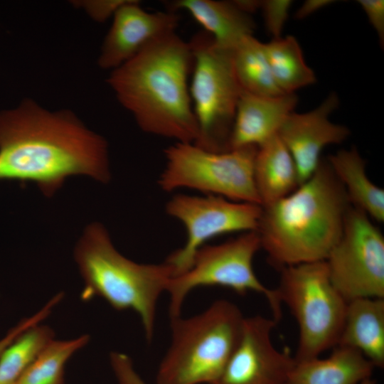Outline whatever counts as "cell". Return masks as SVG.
I'll return each instance as SVG.
<instances>
[{"label":"cell","mask_w":384,"mask_h":384,"mask_svg":"<svg viewBox=\"0 0 384 384\" xmlns=\"http://www.w3.org/2000/svg\"><path fill=\"white\" fill-rule=\"evenodd\" d=\"M75 175L110 178L106 140L73 112L26 100L0 113V181L33 182L50 197Z\"/></svg>","instance_id":"1"},{"label":"cell","mask_w":384,"mask_h":384,"mask_svg":"<svg viewBox=\"0 0 384 384\" xmlns=\"http://www.w3.org/2000/svg\"><path fill=\"white\" fill-rule=\"evenodd\" d=\"M193 62L189 42L174 31L112 70L107 83L142 130L195 143L198 128L188 83Z\"/></svg>","instance_id":"2"},{"label":"cell","mask_w":384,"mask_h":384,"mask_svg":"<svg viewBox=\"0 0 384 384\" xmlns=\"http://www.w3.org/2000/svg\"><path fill=\"white\" fill-rule=\"evenodd\" d=\"M351 205L326 159L293 192L262 208L260 246L277 269L324 261L338 240Z\"/></svg>","instance_id":"3"},{"label":"cell","mask_w":384,"mask_h":384,"mask_svg":"<svg viewBox=\"0 0 384 384\" xmlns=\"http://www.w3.org/2000/svg\"><path fill=\"white\" fill-rule=\"evenodd\" d=\"M75 260L84 280L83 301L99 297L117 311L132 309L139 316L146 340L151 342L156 306L174 270L167 262L140 264L114 247L105 227L88 225L75 249Z\"/></svg>","instance_id":"4"},{"label":"cell","mask_w":384,"mask_h":384,"mask_svg":"<svg viewBox=\"0 0 384 384\" xmlns=\"http://www.w3.org/2000/svg\"><path fill=\"white\" fill-rule=\"evenodd\" d=\"M245 316L226 299L187 318H170L171 341L158 367L156 384H212L239 342Z\"/></svg>","instance_id":"5"},{"label":"cell","mask_w":384,"mask_h":384,"mask_svg":"<svg viewBox=\"0 0 384 384\" xmlns=\"http://www.w3.org/2000/svg\"><path fill=\"white\" fill-rule=\"evenodd\" d=\"M274 289L299 328L295 361L320 356L338 342L347 302L333 285L325 261L302 263L279 269Z\"/></svg>","instance_id":"6"},{"label":"cell","mask_w":384,"mask_h":384,"mask_svg":"<svg viewBox=\"0 0 384 384\" xmlns=\"http://www.w3.org/2000/svg\"><path fill=\"white\" fill-rule=\"evenodd\" d=\"M189 44L193 60L189 92L198 128L194 144L212 151L230 150L241 92L234 73L233 50L218 46L205 31L192 37Z\"/></svg>","instance_id":"7"},{"label":"cell","mask_w":384,"mask_h":384,"mask_svg":"<svg viewBox=\"0 0 384 384\" xmlns=\"http://www.w3.org/2000/svg\"><path fill=\"white\" fill-rule=\"evenodd\" d=\"M257 149L212 151L194 143L176 142L164 151L166 164L158 184L166 192L187 188L261 206L254 180Z\"/></svg>","instance_id":"8"},{"label":"cell","mask_w":384,"mask_h":384,"mask_svg":"<svg viewBox=\"0 0 384 384\" xmlns=\"http://www.w3.org/2000/svg\"><path fill=\"white\" fill-rule=\"evenodd\" d=\"M261 248L257 231L243 233L236 238L215 245H203L196 253L191 267L172 277L166 292L169 295L170 318L181 315L183 302L194 289L206 286L228 287L244 295L252 291L268 302L272 317H281L282 304L275 289L265 286L253 270L252 262Z\"/></svg>","instance_id":"9"},{"label":"cell","mask_w":384,"mask_h":384,"mask_svg":"<svg viewBox=\"0 0 384 384\" xmlns=\"http://www.w3.org/2000/svg\"><path fill=\"white\" fill-rule=\"evenodd\" d=\"M326 262L330 279L347 302L384 298V237L371 218L351 206Z\"/></svg>","instance_id":"10"},{"label":"cell","mask_w":384,"mask_h":384,"mask_svg":"<svg viewBox=\"0 0 384 384\" xmlns=\"http://www.w3.org/2000/svg\"><path fill=\"white\" fill-rule=\"evenodd\" d=\"M166 210L183 223L187 235L184 245L165 260L175 277L191 267L196 253L208 240L231 233L256 231L262 208L213 195L178 194L167 203Z\"/></svg>","instance_id":"11"},{"label":"cell","mask_w":384,"mask_h":384,"mask_svg":"<svg viewBox=\"0 0 384 384\" xmlns=\"http://www.w3.org/2000/svg\"><path fill=\"white\" fill-rule=\"evenodd\" d=\"M277 322L262 315L245 317L239 342L212 384H287L295 361L272 342Z\"/></svg>","instance_id":"12"},{"label":"cell","mask_w":384,"mask_h":384,"mask_svg":"<svg viewBox=\"0 0 384 384\" xmlns=\"http://www.w3.org/2000/svg\"><path fill=\"white\" fill-rule=\"evenodd\" d=\"M338 105L336 94L331 93L311 111L292 112L277 132L294 161L300 184L317 169L322 150L328 145L342 143L350 134L346 127L329 119Z\"/></svg>","instance_id":"13"},{"label":"cell","mask_w":384,"mask_h":384,"mask_svg":"<svg viewBox=\"0 0 384 384\" xmlns=\"http://www.w3.org/2000/svg\"><path fill=\"white\" fill-rule=\"evenodd\" d=\"M179 17L173 11L149 12L139 1L127 0L114 13L112 26L103 41L99 66L114 70L149 43L176 31Z\"/></svg>","instance_id":"14"},{"label":"cell","mask_w":384,"mask_h":384,"mask_svg":"<svg viewBox=\"0 0 384 384\" xmlns=\"http://www.w3.org/2000/svg\"><path fill=\"white\" fill-rule=\"evenodd\" d=\"M297 102L295 93L268 97L241 90L229 140L230 149L258 147L277 134Z\"/></svg>","instance_id":"15"},{"label":"cell","mask_w":384,"mask_h":384,"mask_svg":"<svg viewBox=\"0 0 384 384\" xmlns=\"http://www.w3.org/2000/svg\"><path fill=\"white\" fill-rule=\"evenodd\" d=\"M326 358L295 361L287 384H358L372 378L375 366L361 353L337 345Z\"/></svg>","instance_id":"16"},{"label":"cell","mask_w":384,"mask_h":384,"mask_svg":"<svg viewBox=\"0 0 384 384\" xmlns=\"http://www.w3.org/2000/svg\"><path fill=\"white\" fill-rule=\"evenodd\" d=\"M337 345L353 348L361 353L375 368H383L384 298H360L347 302Z\"/></svg>","instance_id":"17"},{"label":"cell","mask_w":384,"mask_h":384,"mask_svg":"<svg viewBox=\"0 0 384 384\" xmlns=\"http://www.w3.org/2000/svg\"><path fill=\"white\" fill-rule=\"evenodd\" d=\"M169 11L185 10L220 46L233 50L245 38L253 36L255 24L233 1L176 0L167 3Z\"/></svg>","instance_id":"18"},{"label":"cell","mask_w":384,"mask_h":384,"mask_svg":"<svg viewBox=\"0 0 384 384\" xmlns=\"http://www.w3.org/2000/svg\"><path fill=\"white\" fill-rule=\"evenodd\" d=\"M254 180L262 207L284 198L300 185L294 161L277 134L257 147Z\"/></svg>","instance_id":"19"},{"label":"cell","mask_w":384,"mask_h":384,"mask_svg":"<svg viewBox=\"0 0 384 384\" xmlns=\"http://www.w3.org/2000/svg\"><path fill=\"white\" fill-rule=\"evenodd\" d=\"M326 160L343 186L350 204L371 219L384 220V191L374 184L366 174V162L355 147L341 149Z\"/></svg>","instance_id":"20"},{"label":"cell","mask_w":384,"mask_h":384,"mask_svg":"<svg viewBox=\"0 0 384 384\" xmlns=\"http://www.w3.org/2000/svg\"><path fill=\"white\" fill-rule=\"evenodd\" d=\"M236 80L242 91L260 96H278L284 93L272 75L265 43L253 36L245 38L233 50Z\"/></svg>","instance_id":"21"},{"label":"cell","mask_w":384,"mask_h":384,"mask_svg":"<svg viewBox=\"0 0 384 384\" xmlns=\"http://www.w3.org/2000/svg\"><path fill=\"white\" fill-rule=\"evenodd\" d=\"M265 50L274 79L284 93L314 84L316 76L305 63L297 39L287 36L265 43Z\"/></svg>","instance_id":"22"},{"label":"cell","mask_w":384,"mask_h":384,"mask_svg":"<svg viewBox=\"0 0 384 384\" xmlns=\"http://www.w3.org/2000/svg\"><path fill=\"white\" fill-rule=\"evenodd\" d=\"M53 339L52 329L39 324L16 336L0 355V384H14Z\"/></svg>","instance_id":"23"},{"label":"cell","mask_w":384,"mask_h":384,"mask_svg":"<svg viewBox=\"0 0 384 384\" xmlns=\"http://www.w3.org/2000/svg\"><path fill=\"white\" fill-rule=\"evenodd\" d=\"M88 341V335L67 341L53 339L14 384H64L66 363Z\"/></svg>","instance_id":"24"},{"label":"cell","mask_w":384,"mask_h":384,"mask_svg":"<svg viewBox=\"0 0 384 384\" xmlns=\"http://www.w3.org/2000/svg\"><path fill=\"white\" fill-rule=\"evenodd\" d=\"M292 4V1L289 0L262 1L260 10L267 31L272 36V39L282 37L281 34Z\"/></svg>","instance_id":"25"},{"label":"cell","mask_w":384,"mask_h":384,"mask_svg":"<svg viewBox=\"0 0 384 384\" xmlns=\"http://www.w3.org/2000/svg\"><path fill=\"white\" fill-rule=\"evenodd\" d=\"M63 294L62 293L56 294L38 312L31 317L23 319L19 324L11 329L8 334L0 340V355L3 351L26 329L29 327L38 324L45 319L51 312L53 308L62 299Z\"/></svg>","instance_id":"26"},{"label":"cell","mask_w":384,"mask_h":384,"mask_svg":"<svg viewBox=\"0 0 384 384\" xmlns=\"http://www.w3.org/2000/svg\"><path fill=\"white\" fill-rule=\"evenodd\" d=\"M110 360L118 384H147L137 372L132 359L127 354L112 352Z\"/></svg>","instance_id":"27"},{"label":"cell","mask_w":384,"mask_h":384,"mask_svg":"<svg viewBox=\"0 0 384 384\" xmlns=\"http://www.w3.org/2000/svg\"><path fill=\"white\" fill-rule=\"evenodd\" d=\"M127 0L87 1L78 3L95 21H104L113 16Z\"/></svg>","instance_id":"28"},{"label":"cell","mask_w":384,"mask_h":384,"mask_svg":"<svg viewBox=\"0 0 384 384\" xmlns=\"http://www.w3.org/2000/svg\"><path fill=\"white\" fill-rule=\"evenodd\" d=\"M358 3L366 13L368 21L379 38L380 44L384 43V1L358 0Z\"/></svg>","instance_id":"29"},{"label":"cell","mask_w":384,"mask_h":384,"mask_svg":"<svg viewBox=\"0 0 384 384\" xmlns=\"http://www.w3.org/2000/svg\"><path fill=\"white\" fill-rule=\"evenodd\" d=\"M335 2L331 0H306L295 13L297 19H303L321 9Z\"/></svg>","instance_id":"30"},{"label":"cell","mask_w":384,"mask_h":384,"mask_svg":"<svg viewBox=\"0 0 384 384\" xmlns=\"http://www.w3.org/2000/svg\"><path fill=\"white\" fill-rule=\"evenodd\" d=\"M233 4L242 12L250 15L260 9L262 1L258 0H235Z\"/></svg>","instance_id":"31"},{"label":"cell","mask_w":384,"mask_h":384,"mask_svg":"<svg viewBox=\"0 0 384 384\" xmlns=\"http://www.w3.org/2000/svg\"><path fill=\"white\" fill-rule=\"evenodd\" d=\"M358 384H376V381L375 379H373L372 378H369V379H367Z\"/></svg>","instance_id":"32"}]
</instances>
